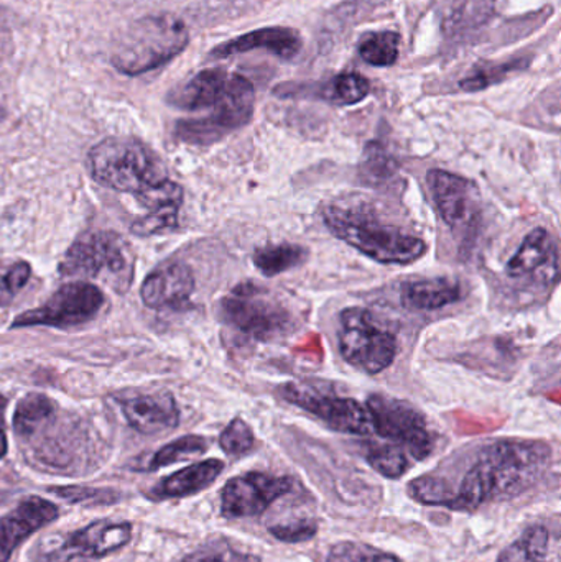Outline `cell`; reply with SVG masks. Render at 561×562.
Returning a JSON list of instances; mask_svg holds the SVG:
<instances>
[{
	"label": "cell",
	"instance_id": "cell-13",
	"mask_svg": "<svg viewBox=\"0 0 561 562\" xmlns=\"http://www.w3.org/2000/svg\"><path fill=\"white\" fill-rule=\"evenodd\" d=\"M134 527L131 521L101 520L66 535L49 562H86L101 560L131 543Z\"/></svg>",
	"mask_w": 561,
	"mask_h": 562
},
{
	"label": "cell",
	"instance_id": "cell-33",
	"mask_svg": "<svg viewBox=\"0 0 561 562\" xmlns=\"http://www.w3.org/2000/svg\"><path fill=\"white\" fill-rule=\"evenodd\" d=\"M325 562H402L395 554L385 553L378 548L359 541H341L332 547Z\"/></svg>",
	"mask_w": 561,
	"mask_h": 562
},
{
	"label": "cell",
	"instance_id": "cell-31",
	"mask_svg": "<svg viewBox=\"0 0 561 562\" xmlns=\"http://www.w3.org/2000/svg\"><path fill=\"white\" fill-rule=\"evenodd\" d=\"M49 494L63 498L72 505L82 507H104L121 502V494L114 488L79 487V485H63L49 488Z\"/></svg>",
	"mask_w": 561,
	"mask_h": 562
},
{
	"label": "cell",
	"instance_id": "cell-37",
	"mask_svg": "<svg viewBox=\"0 0 561 562\" xmlns=\"http://www.w3.org/2000/svg\"><path fill=\"white\" fill-rule=\"evenodd\" d=\"M177 224L178 213H173V211H152V213H147V216L135 221L131 231L137 237H150L167 229H175Z\"/></svg>",
	"mask_w": 561,
	"mask_h": 562
},
{
	"label": "cell",
	"instance_id": "cell-2",
	"mask_svg": "<svg viewBox=\"0 0 561 562\" xmlns=\"http://www.w3.org/2000/svg\"><path fill=\"white\" fill-rule=\"evenodd\" d=\"M323 223L336 239L382 266H408L420 260L428 249L424 239L375 216L361 204H328L323 210Z\"/></svg>",
	"mask_w": 561,
	"mask_h": 562
},
{
	"label": "cell",
	"instance_id": "cell-21",
	"mask_svg": "<svg viewBox=\"0 0 561 562\" xmlns=\"http://www.w3.org/2000/svg\"><path fill=\"white\" fill-rule=\"evenodd\" d=\"M224 471V462L220 459H207L188 465L175 474L168 475L152 488L150 495L157 501L165 498H183L200 494L210 487Z\"/></svg>",
	"mask_w": 561,
	"mask_h": 562
},
{
	"label": "cell",
	"instance_id": "cell-24",
	"mask_svg": "<svg viewBox=\"0 0 561 562\" xmlns=\"http://www.w3.org/2000/svg\"><path fill=\"white\" fill-rule=\"evenodd\" d=\"M308 259V250L299 244L280 243L259 247L253 256L256 269L267 279L299 269Z\"/></svg>",
	"mask_w": 561,
	"mask_h": 562
},
{
	"label": "cell",
	"instance_id": "cell-36",
	"mask_svg": "<svg viewBox=\"0 0 561 562\" xmlns=\"http://www.w3.org/2000/svg\"><path fill=\"white\" fill-rule=\"evenodd\" d=\"M269 533L282 543H305L318 533V521L315 518H293V520L270 525Z\"/></svg>",
	"mask_w": 561,
	"mask_h": 562
},
{
	"label": "cell",
	"instance_id": "cell-3",
	"mask_svg": "<svg viewBox=\"0 0 561 562\" xmlns=\"http://www.w3.org/2000/svg\"><path fill=\"white\" fill-rule=\"evenodd\" d=\"M188 43L190 32L183 20L171 13L145 15L115 40L111 63L121 75H147L180 56Z\"/></svg>",
	"mask_w": 561,
	"mask_h": 562
},
{
	"label": "cell",
	"instance_id": "cell-35",
	"mask_svg": "<svg viewBox=\"0 0 561 562\" xmlns=\"http://www.w3.org/2000/svg\"><path fill=\"white\" fill-rule=\"evenodd\" d=\"M256 445L253 428L244 419L234 418L220 436V446L231 458L249 454Z\"/></svg>",
	"mask_w": 561,
	"mask_h": 562
},
{
	"label": "cell",
	"instance_id": "cell-17",
	"mask_svg": "<svg viewBox=\"0 0 561 562\" xmlns=\"http://www.w3.org/2000/svg\"><path fill=\"white\" fill-rule=\"evenodd\" d=\"M559 247L543 227L530 231L516 256L509 260L506 273L510 279L540 276L546 283H553L559 277Z\"/></svg>",
	"mask_w": 561,
	"mask_h": 562
},
{
	"label": "cell",
	"instance_id": "cell-29",
	"mask_svg": "<svg viewBox=\"0 0 561 562\" xmlns=\"http://www.w3.org/2000/svg\"><path fill=\"white\" fill-rule=\"evenodd\" d=\"M526 66L527 61H524V59H510L506 63H484V65L476 66L474 71L460 82V88L467 92L483 91V89L504 81L507 76L520 71Z\"/></svg>",
	"mask_w": 561,
	"mask_h": 562
},
{
	"label": "cell",
	"instance_id": "cell-27",
	"mask_svg": "<svg viewBox=\"0 0 561 562\" xmlns=\"http://www.w3.org/2000/svg\"><path fill=\"white\" fill-rule=\"evenodd\" d=\"M207 451V441L203 436L190 435L178 438L177 441L168 442L164 448L158 449L148 462V471L168 468L177 462L187 461L190 458L204 454Z\"/></svg>",
	"mask_w": 561,
	"mask_h": 562
},
{
	"label": "cell",
	"instance_id": "cell-26",
	"mask_svg": "<svg viewBox=\"0 0 561 562\" xmlns=\"http://www.w3.org/2000/svg\"><path fill=\"white\" fill-rule=\"evenodd\" d=\"M359 56L368 65L378 68L394 66L401 52V35L397 32H372L362 36L358 45Z\"/></svg>",
	"mask_w": 561,
	"mask_h": 562
},
{
	"label": "cell",
	"instance_id": "cell-20",
	"mask_svg": "<svg viewBox=\"0 0 561 562\" xmlns=\"http://www.w3.org/2000/svg\"><path fill=\"white\" fill-rule=\"evenodd\" d=\"M463 284L450 277L420 279L402 284L401 301L408 311H437L463 297Z\"/></svg>",
	"mask_w": 561,
	"mask_h": 562
},
{
	"label": "cell",
	"instance_id": "cell-8",
	"mask_svg": "<svg viewBox=\"0 0 561 562\" xmlns=\"http://www.w3.org/2000/svg\"><path fill=\"white\" fill-rule=\"evenodd\" d=\"M256 105V89L253 82L237 72H229L226 88L211 114L201 119L180 121L175 134L184 144L211 145L231 132L249 124Z\"/></svg>",
	"mask_w": 561,
	"mask_h": 562
},
{
	"label": "cell",
	"instance_id": "cell-18",
	"mask_svg": "<svg viewBox=\"0 0 561 562\" xmlns=\"http://www.w3.org/2000/svg\"><path fill=\"white\" fill-rule=\"evenodd\" d=\"M302 46L303 40L299 30L290 26H266L214 46L210 58L224 59L254 52V49H267L279 58L293 59L302 52Z\"/></svg>",
	"mask_w": 561,
	"mask_h": 562
},
{
	"label": "cell",
	"instance_id": "cell-19",
	"mask_svg": "<svg viewBox=\"0 0 561 562\" xmlns=\"http://www.w3.org/2000/svg\"><path fill=\"white\" fill-rule=\"evenodd\" d=\"M194 291V276L190 267L181 262L168 263L154 270L141 288L142 301L152 310L181 307L190 301Z\"/></svg>",
	"mask_w": 561,
	"mask_h": 562
},
{
	"label": "cell",
	"instance_id": "cell-23",
	"mask_svg": "<svg viewBox=\"0 0 561 562\" xmlns=\"http://www.w3.org/2000/svg\"><path fill=\"white\" fill-rule=\"evenodd\" d=\"M55 415L56 405L52 398L42 393H30L16 405L13 429L19 438L29 441L42 432L55 419Z\"/></svg>",
	"mask_w": 561,
	"mask_h": 562
},
{
	"label": "cell",
	"instance_id": "cell-28",
	"mask_svg": "<svg viewBox=\"0 0 561 562\" xmlns=\"http://www.w3.org/2000/svg\"><path fill=\"white\" fill-rule=\"evenodd\" d=\"M366 461L385 479H401L411 469L404 448L397 445H368Z\"/></svg>",
	"mask_w": 561,
	"mask_h": 562
},
{
	"label": "cell",
	"instance_id": "cell-34",
	"mask_svg": "<svg viewBox=\"0 0 561 562\" xmlns=\"http://www.w3.org/2000/svg\"><path fill=\"white\" fill-rule=\"evenodd\" d=\"M32 269L25 260H0V306L9 304L29 283Z\"/></svg>",
	"mask_w": 561,
	"mask_h": 562
},
{
	"label": "cell",
	"instance_id": "cell-22",
	"mask_svg": "<svg viewBox=\"0 0 561 562\" xmlns=\"http://www.w3.org/2000/svg\"><path fill=\"white\" fill-rule=\"evenodd\" d=\"M229 72L221 68H207L194 75L190 81L171 91L170 104L183 111L197 112L213 109L226 88Z\"/></svg>",
	"mask_w": 561,
	"mask_h": 562
},
{
	"label": "cell",
	"instance_id": "cell-14",
	"mask_svg": "<svg viewBox=\"0 0 561 562\" xmlns=\"http://www.w3.org/2000/svg\"><path fill=\"white\" fill-rule=\"evenodd\" d=\"M428 188L441 220L453 231H467L480 216L476 184L447 170L428 171Z\"/></svg>",
	"mask_w": 561,
	"mask_h": 562
},
{
	"label": "cell",
	"instance_id": "cell-9",
	"mask_svg": "<svg viewBox=\"0 0 561 562\" xmlns=\"http://www.w3.org/2000/svg\"><path fill=\"white\" fill-rule=\"evenodd\" d=\"M372 431L407 449L412 458L425 461L435 451V436L420 409L405 400L372 393L366 402Z\"/></svg>",
	"mask_w": 561,
	"mask_h": 562
},
{
	"label": "cell",
	"instance_id": "cell-6",
	"mask_svg": "<svg viewBox=\"0 0 561 562\" xmlns=\"http://www.w3.org/2000/svg\"><path fill=\"white\" fill-rule=\"evenodd\" d=\"M221 317L227 326L262 342L285 336L295 324L292 311L270 291L246 281L221 301Z\"/></svg>",
	"mask_w": 561,
	"mask_h": 562
},
{
	"label": "cell",
	"instance_id": "cell-10",
	"mask_svg": "<svg viewBox=\"0 0 561 562\" xmlns=\"http://www.w3.org/2000/svg\"><path fill=\"white\" fill-rule=\"evenodd\" d=\"M279 392L290 405L312 413L335 431L358 436L372 432L368 408L356 400L336 395L329 386H319L315 382H289L280 386Z\"/></svg>",
	"mask_w": 561,
	"mask_h": 562
},
{
	"label": "cell",
	"instance_id": "cell-15",
	"mask_svg": "<svg viewBox=\"0 0 561 562\" xmlns=\"http://www.w3.org/2000/svg\"><path fill=\"white\" fill-rule=\"evenodd\" d=\"M128 425L142 435H157L177 428L180 409L171 393L132 392L119 400Z\"/></svg>",
	"mask_w": 561,
	"mask_h": 562
},
{
	"label": "cell",
	"instance_id": "cell-4",
	"mask_svg": "<svg viewBox=\"0 0 561 562\" xmlns=\"http://www.w3.org/2000/svg\"><path fill=\"white\" fill-rule=\"evenodd\" d=\"M88 168L96 183L134 196L168 178L160 158L135 138L111 137L99 142L89 151Z\"/></svg>",
	"mask_w": 561,
	"mask_h": 562
},
{
	"label": "cell",
	"instance_id": "cell-16",
	"mask_svg": "<svg viewBox=\"0 0 561 562\" xmlns=\"http://www.w3.org/2000/svg\"><path fill=\"white\" fill-rule=\"evenodd\" d=\"M58 507L45 498H23L12 512L0 518V562H9L13 551L26 538L58 518Z\"/></svg>",
	"mask_w": 561,
	"mask_h": 562
},
{
	"label": "cell",
	"instance_id": "cell-39",
	"mask_svg": "<svg viewBox=\"0 0 561 562\" xmlns=\"http://www.w3.org/2000/svg\"><path fill=\"white\" fill-rule=\"evenodd\" d=\"M5 406L7 400L0 395V459L7 454V435H5V419H3V415H5Z\"/></svg>",
	"mask_w": 561,
	"mask_h": 562
},
{
	"label": "cell",
	"instance_id": "cell-25",
	"mask_svg": "<svg viewBox=\"0 0 561 562\" xmlns=\"http://www.w3.org/2000/svg\"><path fill=\"white\" fill-rule=\"evenodd\" d=\"M550 531L534 525L500 554L496 562H550Z\"/></svg>",
	"mask_w": 561,
	"mask_h": 562
},
{
	"label": "cell",
	"instance_id": "cell-7",
	"mask_svg": "<svg viewBox=\"0 0 561 562\" xmlns=\"http://www.w3.org/2000/svg\"><path fill=\"white\" fill-rule=\"evenodd\" d=\"M339 352L361 372L375 375L392 366L397 339L364 307H348L339 314Z\"/></svg>",
	"mask_w": 561,
	"mask_h": 562
},
{
	"label": "cell",
	"instance_id": "cell-32",
	"mask_svg": "<svg viewBox=\"0 0 561 562\" xmlns=\"http://www.w3.org/2000/svg\"><path fill=\"white\" fill-rule=\"evenodd\" d=\"M183 562H260L256 554L246 553L229 540H213L188 554Z\"/></svg>",
	"mask_w": 561,
	"mask_h": 562
},
{
	"label": "cell",
	"instance_id": "cell-12",
	"mask_svg": "<svg viewBox=\"0 0 561 562\" xmlns=\"http://www.w3.org/2000/svg\"><path fill=\"white\" fill-rule=\"evenodd\" d=\"M293 479L285 475L247 472L226 482L221 491V514L227 520L262 515L273 502L293 491Z\"/></svg>",
	"mask_w": 561,
	"mask_h": 562
},
{
	"label": "cell",
	"instance_id": "cell-1",
	"mask_svg": "<svg viewBox=\"0 0 561 562\" xmlns=\"http://www.w3.org/2000/svg\"><path fill=\"white\" fill-rule=\"evenodd\" d=\"M552 459L543 441L504 439L487 446L464 472L458 485L450 484L453 512H476L490 502L513 498L536 485Z\"/></svg>",
	"mask_w": 561,
	"mask_h": 562
},
{
	"label": "cell",
	"instance_id": "cell-5",
	"mask_svg": "<svg viewBox=\"0 0 561 562\" xmlns=\"http://www.w3.org/2000/svg\"><path fill=\"white\" fill-rule=\"evenodd\" d=\"M68 279H98L124 293L134 280V256L125 240L109 231L82 234L59 263Z\"/></svg>",
	"mask_w": 561,
	"mask_h": 562
},
{
	"label": "cell",
	"instance_id": "cell-30",
	"mask_svg": "<svg viewBox=\"0 0 561 562\" xmlns=\"http://www.w3.org/2000/svg\"><path fill=\"white\" fill-rule=\"evenodd\" d=\"M371 92V82L359 72H343L333 79L325 98L333 104L355 105L364 101Z\"/></svg>",
	"mask_w": 561,
	"mask_h": 562
},
{
	"label": "cell",
	"instance_id": "cell-11",
	"mask_svg": "<svg viewBox=\"0 0 561 562\" xmlns=\"http://www.w3.org/2000/svg\"><path fill=\"white\" fill-rule=\"evenodd\" d=\"M104 304V294L88 281H72L59 288L42 306L25 311L13 319L12 329L48 326L75 327L88 323Z\"/></svg>",
	"mask_w": 561,
	"mask_h": 562
},
{
	"label": "cell",
	"instance_id": "cell-38",
	"mask_svg": "<svg viewBox=\"0 0 561 562\" xmlns=\"http://www.w3.org/2000/svg\"><path fill=\"white\" fill-rule=\"evenodd\" d=\"M12 32L7 23L5 12L0 9V61H3L12 53Z\"/></svg>",
	"mask_w": 561,
	"mask_h": 562
}]
</instances>
